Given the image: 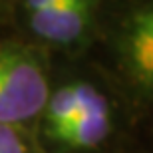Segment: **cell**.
Segmentation results:
<instances>
[{
  "label": "cell",
  "mask_w": 153,
  "mask_h": 153,
  "mask_svg": "<svg viewBox=\"0 0 153 153\" xmlns=\"http://www.w3.org/2000/svg\"><path fill=\"white\" fill-rule=\"evenodd\" d=\"M102 2L14 0L16 34L50 56H82L102 34Z\"/></svg>",
  "instance_id": "6da1fadb"
},
{
  "label": "cell",
  "mask_w": 153,
  "mask_h": 153,
  "mask_svg": "<svg viewBox=\"0 0 153 153\" xmlns=\"http://www.w3.org/2000/svg\"><path fill=\"white\" fill-rule=\"evenodd\" d=\"M54 58L18 34L0 38V123L34 131L54 84Z\"/></svg>",
  "instance_id": "7a4b0ae2"
},
{
  "label": "cell",
  "mask_w": 153,
  "mask_h": 153,
  "mask_svg": "<svg viewBox=\"0 0 153 153\" xmlns=\"http://www.w3.org/2000/svg\"><path fill=\"white\" fill-rule=\"evenodd\" d=\"M100 38L119 78L153 103V2L105 8Z\"/></svg>",
  "instance_id": "3957f363"
},
{
  "label": "cell",
  "mask_w": 153,
  "mask_h": 153,
  "mask_svg": "<svg viewBox=\"0 0 153 153\" xmlns=\"http://www.w3.org/2000/svg\"><path fill=\"white\" fill-rule=\"evenodd\" d=\"M117 129V103L105 85L90 76L76 119L46 153H100Z\"/></svg>",
  "instance_id": "277c9868"
},
{
  "label": "cell",
  "mask_w": 153,
  "mask_h": 153,
  "mask_svg": "<svg viewBox=\"0 0 153 153\" xmlns=\"http://www.w3.org/2000/svg\"><path fill=\"white\" fill-rule=\"evenodd\" d=\"M0 153H46L34 131L0 123Z\"/></svg>",
  "instance_id": "5b68a950"
},
{
  "label": "cell",
  "mask_w": 153,
  "mask_h": 153,
  "mask_svg": "<svg viewBox=\"0 0 153 153\" xmlns=\"http://www.w3.org/2000/svg\"><path fill=\"white\" fill-rule=\"evenodd\" d=\"M14 34V0H0V38Z\"/></svg>",
  "instance_id": "8992f818"
}]
</instances>
